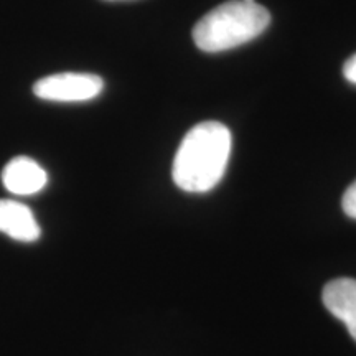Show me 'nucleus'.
Here are the masks:
<instances>
[{"label":"nucleus","instance_id":"nucleus-9","mask_svg":"<svg viewBox=\"0 0 356 356\" xmlns=\"http://www.w3.org/2000/svg\"><path fill=\"white\" fill-rule=\"evenodd\" d=\"M244 3H256V0H243Z\"/></svg>","mask_w":356,"mask_h":356},{"label":"nucleus","instance_id":"nucleus-8","mask_svg":"<svg viewBox=\"0 0 356 356\" xmlns=\"http://www.w3.org/2000/svg\"><path fill=\"white\" fill-rule=\"evenodd\" d=\"M343 76L346 78V81L356 84V53L351 58H348L346 63L343 65Z\"/></svg>","mask_w":356,"mask_h":356},{"label":"nucleus","instance_id":"nucleus-2","mask_svg":"<svg viewBox=\"0 0 356 356\" xmlns=\"http://www.w3.org/2000/svg\"><path fill=\"white\" fill-rule=\"evenodd\" d=\"M270 24V13L259 3L229 0L208 12L193 29V42L202 51L233 50L251 42Z\"/></svg>","mask_w":356,"mask_h":356},{"label":"nucleus","instance_id":"nucleus-1","mask_svg":"<svg viewBox=\"0 0 356 356\" xmlns=\"http://www.w3.org/2000/svg\"><path fill=\"white\" fill-rule=\"evenodd\" d=\"M229 129L216 121L191 127L178 147L172 177L180 190L207 193L220 184L231 155Z\"/></svg>","mask_w":356,"mask_h":356},{"label":"nucleus","instance_id":"nucleus-6","mask_svg":"<svg viewBox=\"0 0 356 356\" xmlns=\"http://www.w3.org/2000/svg\"><path fill=\"white\" fill-rule=\"evenodd\" d=\"M0 231L22 243L37 241L42 234L32 210L15 200H0Z\"/></svg>","mask_w":356,"mask_h":356},{"label":"nucleus","instance_id":"nucleus-4","mask_svg":"<svg viewBox=\"0 0 356 356\" xmlns=\"http://www.w3.org/2000/svg\"><path fill=\"white\" fill-rule=\"evenodd\" d=\"M3 186L12 195L29 197L47 186V172L30 157H15L7 163L2 172Z\"/></svg>","mask_w":356,"mask_h":356},{"label":"nucleus","instance_id":"nucleus-3","mask_svg":"<svg viewBox=\"0 0 356 356\" xmlns=\"http://www.w3.org/2000/svg\"><path fill=\"white\" fill-rule=\"evenodd\" d=\"M102 89V78L89 73H58L33 84L35 96L55 102L91 101L101 95Z\"/></svg>","mask_w":356,"mask_h":356},{"label":"nucleus","instance_id":"nucleus-5","mask_svg":"<svg viewBox=\"0 0 356 356\" xmlns=\"http://www.w3.org/2000/svg\"><path fill=\"white\" fill-rule=\"evenodd\" d=\"M322 299L327 310L346 325L356 341V279L340 277L332 280L325 286Z\"/></svg>","mask_w":356,"mask_h":356},{"label":"nucleus","instance_id":"nucleus-7","mask_svg":"<svg viewBox=\"0 0 356 356\" xmlns=\"http://www.w3.org/2000/svg\"><path fill=\"white\" fill-rule=\"evenodd\" d=\"M341 208L346 216L356 220V180L346 188L343 198H341Z\"/></svg>","mask_w":356,"mask_h":356}]
</instances>
